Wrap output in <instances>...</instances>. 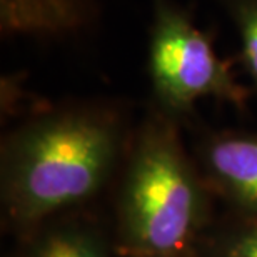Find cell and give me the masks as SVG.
I'll list each match as a JSON object with an SVG mask.
<instances>
[{"label": "cell", "instance_id": "obj_1", "mask_svg": "<svg viewBox=\"0 0 257 257\" xmlns=\"http://www.w3.org/2000/svg\"><path fill=\"white\" fill-rule=\"evenodd\" d=\"M119 146L114 117L90 109L52 112L9 144L7 197L20 220H37L99 187Z\"/></svg>", "mask_w": 257, "mask_h": 257}, {"label": "cell", "instance_id": "obj_2", "mask_svg": "<svg viewBox=\"0 0 257 257\" xmlns=\"http://www.w3.org/2000/svg\"><path fill=\"white\" fill-rule=\"evenodd\" d=\"M199 195L176 134L164 122L142 132L125 186L124 219L132 250L167 257L191 239Z\"/></svg>", "mask_w": 257, "mask_h": 257}, {"label": "cell", "instance_id": "obj_3", "mask_svg": "<svg viewBox=\"0 0 257 257\" xmlns=\"http://www.w3.org/2000/svg\"><path fill=\"white\" fill-rule=\"evenodd\" d=\"M149 70L159 100L174 112L204 97L232 102L244 97L210 40L171 0H152Z\"/></svg>", "mask_w": 257, "mask_h": 257}, {"label": "cell", "instance_id": "obj_4", "mask_svg": "<svg viewBox=\"0 0 257 257\" xmlns=\"http://www.w3.org/2000/svg\"><path fill=\"white\" fill-rule=\"evenodd\" d=\"M99 0H0L2 39L64 40L97 27Z\"/></svg>", "mask_w": 257, "mask_h": 257}, {"label": "cell", "instance_id": "obj_5", "mask_svg": "<svg viewBox=\"0 0 257 257\" xmlns=\"http://www.w3.org/2000/svg\"><path fill=\"white\" fill-rule=\"evenodd\" d=\"M212 172L249 207L257 209V134L215 137L207 147Z\"/></svg>", "mask_w": 257, "mask_h": 257}, {"label": "cell", "instance_id": "obj_6", "mask_svg": "<svg viewBox=\"0 0 257 257\" xmlns=\"http://www.w3.org/2000/svg\"><path fill=\"white\" fill-rule=\"evenodd\" d=\"M239 32L242 59L257 85V0H219Z\"/></svg>", "mask_w": 257, "mask_h": 257}, {"label": "cell", "instance_id": "obj_7", "mask_svg": "<svg viewBox=\"0 0 257 257\" xmlns=\"http://www.w3.org/2000/svg\"><path fill=\"white\" fill-rule=\"evenodd\" d=\"M34 257H105L99 245L75 232L50 235L39 245Z\"/></svg>", "mask_w": 257, "mask_h": 257}, {"label": "cell", "instance_id": "obj_8", "mask_svg": "<svg viewBox=\"0 0 257 257\" xmlns=\"http://www.w3.org/2000/svg\"><path fill=\"white\" fill-rule=\"evenodd\" d=\"M229 257H257V232L247 234L237 240Z\"/></svg>", "mask_w": 257, "mask_h": 257}]
</instances>
